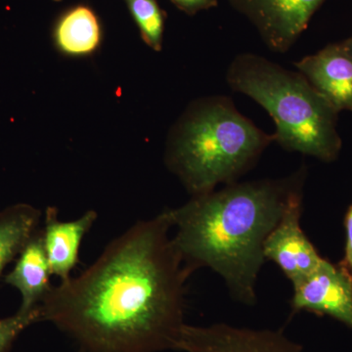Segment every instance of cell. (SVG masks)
I'll return each mask as SVG.
<instances>
[{
    "mask_svg": "<svg viewBox=\"0 0 352 352\" xmlns=\"http://www.w3.org/2000/svg\"><path fill=\"white\" fill-rule=\"evenodd\" d=\"M101 39L100 22L94 11L87 6L69 9L55 25V44L65 54H91L100 45Z\"/></svg>",
    "mask_w": 352,
    "mask_h": 352,
    "instance_id": "12",
    "label": "cell"
},
{
    "mask_svg": "<svg viewBox=\"0 0 352 352\" xmlns=\"http://www.w3.org/2000/svg\"><path fill=\"white\" fill-rule=\"evenodd\" d=\"M41 212L29 205H18L0 212V275L39 230Z\"/></svg>",
    "mask_w": 352,
    "mask_h": 352,
    "instance_id": "13",
    "label": "cell"
},
{
    "mask_svg": "<svg viewBox=\"0 0 352 352\" xmlns=\"http://www.w3.org/2000/svg\"><path fill=\"white\" fill-rule=\"evenodd\" d=\"M51 270L41 229L34 234L20 252L12 271L6 277V284L19 291V311L38 309L50 293Z\"/></svg>",
    "mask_w": 352,
    "mask_h": 352,
    "instance_id": "11",
    "label": "cell"
},
{
    "mask_svg": "<svg viewBox=\"0 0 352 352\" xmlns=\"http://www.w3.org/2000/svg\"><path fill=\"white\" fill-rule=\"evenodd\" d=\"M273 141L232 99L214 95L192 102L171 127L164 163L191 197L204 195L237 182Z\"/></svg>",
    "mask_w": 352,
    "mask_h": 352,
    "instance_id": "3",
    "label": "cell"
},
{
    "mask_svg": "<svg viewBox=\"0 0 352 352\" xmlns=\"http://www.w3.org/2000/svg\"><path fill=\"white\" fill-rule=\"evenodd\" d=\"M177 351L183 352H302L281 331L254 330L227 324L183 326Z\"/></svg>",
    "mask_w": 352,
    "mask_h": 352,
    "instance_id": "6",
    "label": "cell"
},
{
    "mask_svg": "<svg viewBox=\"0 0 352 352\" xmlns=\"http://www.w3.org/2000/svg\"><path fill=\"white\" fill-rule=\"evenodd\" d=\"M54 1H61V0H54Z\"/></svg>",
    "mask_w": 352,
    "mask_h": 352,
    "instance_id": "19",
    "label": "cell"
},
{
    "mask_svg": "<svg viewBox=\"0 0 352 352\" xmlns=\"http://www.w3.org/2000/svg\"><path fill=\"white\" fill-rule=\"evenodd\" d=\"M141 38L153 50L163 48L164 14L156 0H124Z\"/></svg>",
    "mask_w": 352,
    "mask_h": 352,
    "instance_id": "14",
    "label": "cell"
},
{
    "mask_svg": "<svg viewBox=\"0 0 352 352\" xmlns=\"http://www.w3.org/2000/svg\"><path fill=\"white\" fill-rule=\"evenodd\" d=\"M41 321V310L21 312L6 318H0V352H9L13 342L25 329Z\"/></svg>",
    "mask_w": 352,
    "mask_h": 352,
    "instance_id": "15",
    "label": "cell"
},
{
    "mask_svg": "<svg viewBox=\"0 0 352 352\" xmlns=\"http://www.w3.org/2000/svg\"><path fill=\"white\" fill-rule=\"evenodd\" d=\"M258 31L265 45L287 52L325 0H228Z\"/></svg>",
    "mask_w": 352,
    "mask_h": 352,
    "instance_id": "5",
    "label": "cell"
},
{
    "mask_svg": "<svg viewBox=\"0 0 352 352\" xmlns=\"http://www.w3.org/2000/svg\"><path fill=\"white\" fill-rule=\"evenodd\" d=\"M340 45L342 46V48L346 51L347 54L352 58V36L344 39V41H340Z\"/></svg>",
    "mask_w": 352,
    "mask_h": 352,
    "instance_id": "18",
    "label": "cell"
},
{
    "mask_svg": "<svg viewBox=\"0 0 352 352\" xmlns=\"http://www.w3.org/2000/svg\"><path fill=\"white\" fill-rule=\"evenodd\" d=\"M344 229H346V247H344V259L340 264L344 266L352 276V204L344 217Z\"/></svg>",
    "mask_w": 352,
    "mask_h": 352,
    "instance_id": "17",
    "label": "cell"
},
{
    "mask_svg": "<svg viewBox=\"0 0 352 352\" xmlns=\"http://www.w3.org/2000/svg\"><path fill=\"white\" fill-rule=\"evenodd\" d=\"M294 65L338 112H352V58L340 43L328 44Z\"/></svg>",
    "mask_w": 352,
    "mask_h": 352,
    "instance_id": "9",
    "label": "cell"
},
{
    "mask_svg": "<svg viewBox=\"0 0 352 352\" xmlns=\"http://www.w3.org/2000/svg\"><path fill=\"white\" fill-rule=\"evenodd\" d=\"M171 228L166 210L139 220L80 275L52 286L39 305L41 321L85 352L177 351L194 271L176 249Z\"/></svg>",
    "mask_w": 352,
    "mask_h": 352,
    "instance_id": "1",
    "label": "cell"
},
{
    "mask_svg": "<svg viewBox=\"0 0 352 352\" xmlns=\"http://www.w3.org/2000/svg\"><path fill=\"white\" fill-rule=\"evenodd\" d=\"M307 173L302 166L280 179L231 183L166 210L173 243L186 265L214 271L234 300L254 305L266 261L264 243L292 199L302 193Z\"/></svg>",
    "mask_w": 352,
    "mask_h": 352,
    "instance_id": "2",
    "label": "cell"
},
{
    "mask_svg": "<svg viewBox=\"0 0 352 352\" xmlns=\"http://www.w3.org/2000/svg\"><path fill=\"white\" fill-rule=\"evenodd\" d=\"M293 286L294 314L328 315L352 329V276L344 266L324 258L314 272Z\"/></svg>",
    "mask_w": 352,
    "mask_h": 352,
    "instance_id": "7",
    "label": "cell"
},
{
    "mask_svg": "<svg viewBox=\"0 0 352 352\" xmlns=\"http://www.w3.org/2000/svg\"><path fill=\"white\" fill-rule=\"evenodd\" d=\"M96 220L95 210H88L75 220L63 221L59 219L56 208H47L41 232L51 274L61 281L71 277L80 259L82 241Z\"/></svg>",
    "mask_w": 352,
    "mask_h": 352,
    "instance_id": "10",
    "label": "cell"
},
{
    "mask_svg": "<svg viewBox=\"0 0 352 352\" xmlns=\"http://www.w3.org/2000/svg\"><path fill=\"white\" fill-rule=\"evenodd\" d=\"M177 8L188 15L217 6V0H170Z\"/></svg>",
    "mask_w": 352,
    "mask_h": 352,
    "instance_id": "16",
    "label": "cell"
},
{
    "mask_svg": "<svg viewBox=\"0 0 352 352\" xmlns=\"http://www.w3.org/2000/svg\"><path fill=\"white\" fill-rule=\"evenodd\" d=\"M302 200L303 192L292 199L263 245L265 261L276 264L292 284L314 272L324 261L300 226Z\"/></svg>",
    "mask_w": 352,
    "mask_h": 352,
    "instance_id": "8",
    "label": "cell"
},
{
    "mask_svg": "<svg viewBox=\"0 0 352 352\" xmlns=\"http://www.w3.org/2000/svg\"><path fill=\"white\" fill-rule=\"evenodd\" d=\"M226 82L270 113L275 141L289 152L333 163L342 151L339 112L300 73L252 53L237 55L227 69Z\"/></svg>",
    "mask_w": 352,
    "mask_h": 352,
    "instance_id": "4",
    "label": "cell"
}]
</instances>
